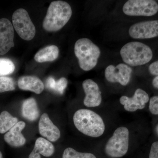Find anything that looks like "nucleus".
Segmentation results:
<instances>
[{
  "label": "nucleus",
  "instance_id": "nucleus-23",
  "mask_svg": "<svg viewBox=\"0 0 158 158\" xmlns=\"http://www.w3.org/2000/svg\"><path fill=\"white\" fill-rule=\"evenodd\" d=\"M15 89V84L13 79L9 77H0V93L11 91Z\"/></svg>",
  "mask_w": 158,
  "mask_h": 158
},
{
  "label": "nucleus",
  "instance_id": "nucleus-26",
  "mask_svg": "<svg viewBox=\"0 0 158 158\" xmlns=\"http://www.w3.org/2000/svg\"><path fill=\"white\" fill-rule=\"evenodd\" d=\"M150 73L153 75L158 76V61L153 62L149 67Z\"/></svg>",
  "mask_w": 158,
  "mask_h": 158
},
{
  "label": "nucleus",
  "instance_id": "nucleus-4",
  "mask_svg": "<svg viewBox=\"0 0 158 158\" xmlns=\"http://www.w3.org/2000/svg\"><path fill=\"white\" fill-rule=\"evenodd\" d=\"M120 53L123 60L132 66L146 64L151 61L153 56L152 51L149 47L137 41L125 44L122 48Z\"/></svg>",
  "mask_w": 158,
  "mask_h": 158
},
{
  "label": "nucleus",
  "instance_id": "nucleus-7",
  "mask_svg": "<svg viewBox=\"0 0 158 158\" xmlns=\"http://www.w3.org/2000/svg\"><path fill=\"white\" fill-rule=\"evenodd\" d=\"M123 11L129 16H152L158 12V4L152 0H129L124 4Z\"/></svg>",
  "mask_w": 158,
  "mask_h": 158
},
{
  "label": "nucleus",
  "instance_id": "nucleus-8",
  "mask_svg": "<svg viewBox=\"0 0 158 158\" xmlns=\"http://www.w3.org/2000/svg\"><path fill=\"white\" fill-rule=\"evenodd\" d=\"M129 34L134 39H149L158 36V20L136 23L131 26Z\"/></svg>",
  "mask_w": 158,
  "mask_h": 158
},
{
  "label": "nucleus",
  "instance_id": "nucleus-24",
  "mask_svg": "<svg viewBox=\"0 0 158 158\" xmlns=\"http://www.w3.org/2000/svg\"><path fill=\"white\" fill-rule=\"evenodd\" d=\"M149 110L151 113L154 115H158V96L152 97L150 99Z\"/></svg>",
  "mask_w": 158,
  "mask_h": 158
},
{
  "label": "nucleus",
  "instance_id": "nucleus-15",
  "mask_svg": "<svg viewBox=\"0 0 158 158\" xmlns=\"http://www.w3.org/2000/svg\"><path fill=\"white\" fill-rule=\"evenodd\" d=\"M55 148L52 143L42 138H37L34 149L29 156V158H41L40 154L45 157H50L53 154Z\"/></svg>",
  "mask_w": 158,
  "mask_h": 158
},
{
  "label": "nucleus",
  "instance_id": "nucleus-6",
  "mask_svg": "<svg viewBox=\"0 0 158 158\" xmlns=\"http://www.w3.org/2000/svg\"><path fill=\"white\" fill-rule=\"evenodd\" d=\"M12 21L15 31L22 39L31 40L34 38L36 29L25 9H19L15 11Z\"/></svg>",
  "mask_w": 158,
  "mask_h": 158
},
{
  "label": "nucleus",
  "instance_id": "nucleus-17",
  "mask_svg": "<svg viewBox=\"0 0 158 158\" xmlns=\"http://www.w3.org/2000/svg\"><path fill=\"white\" fill-rule=\"evenodd\" d=\"M59 49L56 45H50L44 48L35 55L34 59L36 62H52L59 56Z\"/></svg>",
  "mask_w": 158,
  "mask_h": 158
},
{
  "label": "nucleus",
  "instance_id": "nucleus-21",
  "mask_svg": "<svg viewBox=\"0 0 158 158\" xmlns=\"http://www.w3.org/2000/svg\"><path fill=\"white\" fill-rule=\"evenodd\" d=\"M15 69L14 64L10 59L0 58V77L11 74Z\"/></svg>",
  "mask_w": 158,
  "mask_h": 158
},
{
  "label": "nucleus",
  "instance_id": "nucleus-25",
  "mask_svg": "<svg viewBox=\"0 0 158 158\" xmlns=\"http://www.w3.org/2000/svg\"><path fill=\"white\" fill-rule=\"evenodd\" d=\"M149 158H158V141L154 142L152 145Z\"/></svg>",
  "mask_w": 158,
  "mask_h": 158
},
{
  "label": "nucleus",
  "instance_id": "nucleus-2",
  "mask_svg": "<svg viewBox=\"0 0 158 158\" xmlns=\"http://www.w3.org/2000/svg\"><path fill=\"white\" fill-rule=\"evenodd\" d=\"M72 10L68 3L64 1L52 2L43 23V27L48 32L59 31L70 19Z\"/></svg>",
  "mask_w": 158,
  "mask_h": 158
},
{
  "label": "nucleus",
  "instance_id": "nucleus-3",
  "mask_svg": "<svg viewBox=\"0 0 158 158\" xmlns=\"http://www.w3.org/2000/svg\"><path fill=\"white\" fill-rule=\"evenodd\" d=\"M74 52L78 59L80 67L83 70L88 71L93 69L97 64L101 51L90 39L84 38L76 42Z\"/></svg>",
  "mask_w": 158,
  "mask_h": 158
},
{
  "label": "nucleus",
  "instance_id": "nucleus-13",
  "mask_svg": "<svg viewBox=\"0 0 158 158\" xmlns=\"http://www.w3.org/2000/svg\"><path fill=\"white\" fill-rule=\"evenodd\" d=\"M39 131L40 135L48 141L55 142L60 137V131L53 124L47 113H44L40 117Z\"/></svg>",
  "mask_w": 158,
  "mask_h": 158
},
{
  "label": "nucleus",
  "instance_id": "nucleus-27",
  "mask_svg": "<svg viewBox=\"0 0 158 158\" xmlns=\"http://www.w3.org/2000/svg\"><path fill=\"white\" fill-rule=\"evenodd\" d=\"M152 85L154 87L158 89V76L154 78L152 81Z\"/></svg>",
  "mask_w": 158,
  "mask_h": 158
},
{
  "label": "nucleus",
  "instance_id": "nucleus-1",
  "mask_svg": "<svg viewBox=\"0 0 158 158\" xmlns=\"http://www.w3.org/2000/svg\"><path fill=\"white\" fill-rule=\"evenodd\" d=\"M73 120L76 127L86 135L98 138L104 132L105 126L102 118L91 110H77L74 115Z\"/></svg>",
  "mask_w": 158,
  "mask_h": 158
},
{
  "label": "nucleus",
  "instance_id": "nucleus-12",
  "mask_svg": "<svg viewBox=\"0 0 158 158\" xmlns=\"http://www.w3.org/2000/svg\"><path fill=\"white\" fill-rule=\"evenodd\" d=\"M83 89L86 96L84 100V105L88 107L98 106L101 103V92L98 85L90 79H87L83 82Z\"/></svg>",
  "mask_w": 158,
  "mask_h": 158
},
{
  "label": "nucleus",
  "instance_id": "nucleus-5",
  "mask_svg": "<svg viewBox=\"0 0 158 158\" xmlns=\"http://www.w3.org/2000/svg\"><path fill=\"white\" fill-rule=\"evenodd\" d=\"M129 139V132L127 128L120 127L116 129L106 144V154L113 158L123 156L128 149Z\"/></svg>",
  "mask_w": 158,
  "mask_h": 158
},
{
  "label": "nucleus",
  "instance_id": "nucleus-18",
  "mask_svg": "<svg viewBox=\"0 0 158 158\" xmlns=\"http://www.w3.org/2000/svg\"><path fill=\"white\" fill-rule=\"evenodd\" d=\"M23 116L26 119L34 121L39 117L40 112L36 100L33 98L25 100L22 105Z\"/></svg>",
  "mask_w": 158,
  "mask_h": 158
},
{
  "label": "nucleus",
  "instance_id": "nucleus-11",
  "mask_svg": "<svg viewBox=\"0 0 158 158\" xmlns=\"http://www.w3.org/2000/svg\"><path fill=\"white\" fill-rule=\"evenodd\" d=\"M149 101V96L144 90L141 89L136 90L132 97L123 96L119 102L124 106L125 110L128 112H135L138 110H142Z\"/></svg>",
  "mask_w": 158,
  "mask_h": 158
},
{
  "label": "nucleus",
  "instance_id": "nucleus-20",
  "mask_svg": "<svg viewBox=\"0 0 158 158\" xmlns=\"http://www.w3.org/2000/svg\"><path fill=\"white\" fill-rule=\"evenodd\" d=\"M68 84L67 80L65 77H62L58 81H55L53 77H50L46 81V88L59 94H63Z\"/></svg>",
  "mask_w": 158,
  "mask_h": 158
},
{
  "label": "nucleus",
  "instance_id": "nucleus-16",
  "mask_svg": "<svg viewBox=\"0 0 158 158\" xmlns=\"http://www.w3.org/2000/svg\"><path fill=\"white\" fill-rule=\"evenodd\" d=\"M18 85L21 90H30L37 94H40L44 89L43 83L36 77H20L19 79Z\"/></svg>",
  "mask_w": 158,
  "mask_h": 158
},
{
  "label": "nucleus",
  "instance_id": "nucleus-9",
  "mask_svg": "<svg viewBox=\"0 0 158 158\" xmlns=\"http://www.w3.org/2000/svg\"><path fill=\"white\" fill-rule=\"evenodd\" d=\"M132 69L126 64H118L117 66L110 65L105 70V77L111 83H118L126 86L130 82Z\"/></svg>",
  "mask_w": 158,
  "mask_h": 158
},
{
  "label": "nucleus",
  "instance_id": "nucleus-29",
  "mask_svg": "<svg viewBox=\"0 0 158 158\" xmlns=\"http://www.w3.org/2000/svg\"><path fill=\"white\" fill-rule=\"evenodd\" d=\"M156 131H157V133L158 134V126L157 127H156Z\"/></svg>",
  "mask_w": 158,
  "mask_h": 158
},
{
  "label": "nucleus",
  "instance_id": "nucleus-14",
  "mask_svg": "<svg viewBox=\"0 0 158 158\" xmlns=\"http://www.w3.org/2000/svg\"><path fill=\"white\" fill-rule=\"evenodd\" d=\"M26 123L18 122L4 136V140L9 145L14 147L22 146L25 144L26 140L22 131L24 129Z\"/></svg>",
  "mask_w": 158,
  "mask_h": 158
},
{
  "label": "nucleus",
  "instance_id": "nucleus-22",
  "mask_svg": "<svg viewBox=\"0 0 158 158\" xmlns=\"http://www.w3.org/2000/svg\"><path fill=\"white\" fill-rule=\"evenodd\" d=\"M62 158H96L93 154L80 152L75 150L68 148L63 152Z\"/></svg>",
  "mask_w": 158,
  "mask_h": 158
},
{
  "label": "nucleus",
  "instance_id": "nucleus-28",
  "mask_svg": "<svg viewBox=\"0 0 158 158\" xmlns=\"http://www.w3.org/2000/svg\"><path fill=\"white\" fill-rule=\"evenodd\" d=\"M0 158H3L2 154V152H0Z\"/></svg>",
  "mask_w": 158,
  "mask_h": 158
},
{
  "label": "nucleus",
  "instance_id": "nucleus-10",
  "mask_svg": "<svg viewBox=\"0 0 158 158\" xmlns=\"http://www.w3.org/2000/svg\"><path fill=\"white\" fill-rule=\"evenodd\" d=\"M14 32L13 25L9 19H0V55L7 53L14 47Z\"/></svg>",
  "mask_w": 158,
  "mask_h": 158
},
{
  "label": "nucleus",
  "instance_id": "nucleus-19",
  "mask_svg": "<svg viewBox=\"0 0 158 158\" xmlns=\"http://www.w3.org/2000/svg\"><path fill=\"white\" fill-rule=\"evenodd\" d=\"M18 122V119L6 111L0 114V133L4 134L11 129Z\"/></svg>",
  "mask_w": 158,
  "mask_h": 158
}]
</instances>
